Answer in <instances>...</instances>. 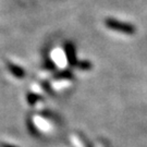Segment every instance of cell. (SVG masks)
Returning a JSON list of instances; mask_svg holds the SVG:
<instances>
[{"instance_id":"1","label":"cell","mask_w":147,"mask_h":147,"mask_svg":"<svg viewBox=\"0 0 147 147\" xmlns=\"http://www.w3.org/2000/svg\"><path fill=\"white\" fill-rule=\"evenodd\" d=\"M105 24L106 26L110 30H113V31L120 32V33H124V34H127V35H132L134 34L136 28L133 24H130V23H124V22L118 21V20H115V19H106L105 20Z\"/></svg>"},{"instance_id":"2","label":"cell","mask_w":147,"mask_h":147,"mask_svg":"<svg viewBox=\"0 0 147 147\" xmlns=\"http://www.w3.org/2000/svg\"><path fill=\"white\" fill-rule=\"evenodd\" d=\"M65 53H67L69 62L71 63V64H74L75 63V49H74L73 44L68 42L65 45Z\"/></svg>"},{"instance_id":"3","label":"cell","mask_w":147,"mask_h":147,"mask_svg":"<svg viewBox=\"0 0 147 147\" xmlns=\"http://www.w3.org/2000/svg\"><path fill=\"white\" fill-rule=\"evenodd\" d=\"M9 68L13 71V73L16 74V75H18V76H23V71H22L20 68H18V67H14L13 64H10L9 65Z\"/></svg>"},{"instance_id":"4","label":"cell","mask_w":147,"mask_h":147,"mask_svg":"<svg viewBox=\"0 0 147 147\" xmlns=\"http://www.w3.org/2000/svg\"><path fill=\"white\" fill-rule=\"evenodd\" d=\"M79 67L82 69H88V68H90V64H89L88 62H81Z\"/></svg>"}]
</instances>
